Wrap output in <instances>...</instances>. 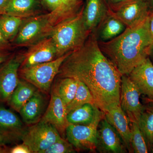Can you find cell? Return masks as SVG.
<instances>
[{
  "instance_id": "1",
  "label": "cell",
  "mask_w": 153,
  "mask_h": 153,
  "mask_svg": "<svg viewBox=\"0 0 153 153\" xmlns=\"http://www.w3.org/2000/svg\"><path fill=\"white\" fill-rule=\"evenodd\" d=\"M57 76L83 82L90 91L96 106L105 113L120 105L122 75L101 51L95 33L68 55Z\"/></svg>"
},
{
  "instance_id": "2",
  "label": "cell",
  "mask_w": 153,
  "mask_h": 153,
  "mask_svg": "<svg viewBox=\"0 0 153 153\" xmlns=\"http://www.w3.org/2000/svg\"><path fill=\"white\" fill-rule=\"evenodd\" d=\"M149 17L137 27L126 28L123 33L110 41H98L101 51L122 75H128L136 66L149 57L153 41L149 28Z\"/></svg>"
},
{
  "instance_id": "3",
  "label": "cell",
  "mask_w": 153,
  "mask_h": 153,
  "mask_svg": "<svg viewBox=\"0 0 153 153\" xmlns=\"http://www.w3.org/2000/svg\"><path fill=\"white\" fill-rule=\"evenodd\" d=\"M82 11L53 27L49 36L57 49V57L76 50L85 43L91 33L85 27Z\"/></svg>"
},
{
  "instance_id": "4",
  "label": "cell",
  "mask_w": 153,
  "mask_h": 153,
  "mask_svg": "<svg viewBox=\"0 0 153 153\" xmlns=\"http://www.w3.org/2000/svg\"><path fill=\"white\" fill-rule=\"evenodd\" d=\"M71 52L49 62L28 67H20L19 77L30 82L38 90L47 94L50 91L52 82L57 75L60 66Z\"/></svg>"
},
{
  "instance_id": "5",
  "label": "cell",
  "mask_w": 153,
  "mask_h": 153,
  "mask_svg": "<svg viewBox=\"0 0 153 153\" xmlns=\"http://www.w3.org/2000/svg\"><path fill=\"white\" fill-rule=\"evenodd\" d=\"M62 137L54 126L41 120L26 128L22 140L32 153H43L52 144Z\"/></svg>"
},
{
  "instance_id": "6",
  "label": "cell",
  "mask_w": 153,
  "mask_h": 153,
  "mask_svg": "<svg viewBox=\"0 0 153 153\" xmlns=\"http://www.w3.org/2000/svg\"><path fill=\"white\" fill-rule=\"evenodd\" d=\"M28 18L23 21L16 36L15 44L19 46L35 44L49 36L53 29L49 13Z\"/></svg>"
},
{
  "instance_id": "7",
  "label": "cell",
  "mask_w": 153,
  "mask_h": 153,
  "mask_svg": "<svg viewBox=\"0 0 153 153\" xmlns=\"http://www.w3.org/2000/svg\"><path fill=\"white\" fill-rule=\"evenodd\" d=\"M104 116L97 118L89 124H69L65 132L66 140L76 151L97 150V128Z\"/></svg>"
},
{
  "instance_id": "8",
  "label": "cell",
  "mask_w": 153,
  "mask_h": 153,
  "mask_svg": "<svg viewBox=\"0 0 153 153\" xmlns=\"http://www.w3.org/2000/svg\"><path fill=\"white\" fill-rule=\"evenodd\" d=\"M140 93L128 75L122 76L120 105L130 122L137 123L145 106L140 100Z\"/></svg>"
},
{
  "instance_id": "9",
  "label": "cell",
  "mask_w": 153,
  "mask_h": 153,
  "mask_svg": "<svg viewBox=\"0 0 153 153\" xmlns=\"http://www.w3.org/2000/svg\"><path fill=\"white\" fill-rule=\"evenodd\" d=\"M22 61V56H13L7 59L0 67V103L8 102L18 85Z\"/></svg>"
},
{
  "instance_id": "10",
  "label": "cell",
  "mask_w": 153,
  "mask_h": 153,
  "mask_svg": "<svg viewBox=\"0 0 153 153\" xmlns=\"http://www.w3.org/2000/svg\"><path fill=\"white\" fill-rule=\"evenodd\" d=\"M97 150L104 153H124L127 151L119 134L105 116L97 128Z\"/></svg>"
},
{
  "instance_id": "11",
  "label": "cell",
  "mask_w": 153,
  "mask_h": 153,
  "mask_svg": "<svg viewBox=\"0 0 153 153\" xmlns=\"http://www.w3.org/2000/svg\"><path fill=\"white\" fill-rule=\"evenodd\" d=\"M112 13L126 28H133L142 24L148 19L150 11L145 0H129L122 3Z\"/></svg>"
},
{
  "instance_id": "12",
  "label": "cell",
  "mask_w": 153,
  "mask_h": 153,
  "mask_svg": "<svg viewBox=\"0 0 153 153\" xmlns=\"http://www.w3.org/2000/svg\"><path fill=\"white\" fill-rule=\"evenodd\" d=\"M26 129L15 113L0 106V143H12L22 140Z\"/></svg>"
},
{
  "instance_id": "13",
  "label": "cell",
  "mask_w": 153,
  "mask_h": 153,
  "mask_svg": "<svg viewBox=\"0 0 153 153\" xmlns=\"http://www.w3.org/2000/svg\"><path fill=\"white\" fill-rule=\"evenodd\" d=\"M22 58L20 67L49 62L58 57L54 41L49 36L34 44Z\"/></svg>"
},
{
  "instance_id": "14",
  "label": "cell",
  "mask_w": 153,
  "mask_h": 153,
  "mask_svg": "<svg viewBox=\"0 0 153 153\" xmlns=\"http://www.w3.org/2000/svg\"><path fill=\"white\" fill-rule=\"evenodd\" d=\"M66 106L60 98L55 85L52 88L51 98L41 120L52 124L61 135L65 133L69 123Z\"/></svg>"
},
{
  "instance_id": "15",
  "label": "cell",
  "mask_w": 153,
  "mask_h": 153,
  "mask_svg": "<svg viewBox=\"0 0 153 153\" xmlns=\"http://www.w3.org/2000/svg\"><path fill=\"white\" fill-rule=\"evenodd\" d=\"M128 76L140 94L153 100V63L149 57L136 66Z\"/></svg>"
},
{
  "instance_id": "16",
  "label": "cell",
  "mask_w": 153,
  "mask_h": 153,
  "mask_svg": "<svg viewBox=\"0 0 153 153\" xmlns=\"http://www.w3.org/2000/svg\"><path fill=\"white\" fill-rule=\"evenodd\" d=\"M45 94L38 89L21 108L19 113L26 124L31 125L41 120L47 109V98Z\"/></svg>"
},
{
  "instance_id": "17",
  "label": "cell",
  "mask_w": 153,
  "mask_h": 153,
  "mask_svg": "<svg viewBox=\"0 0 153 153\" xmlns=\"http://www.w3.org/2000/svg\"><path fill=\"white\" fill-rule=\"evenodd\" d=\"M105 117L119 134L127 151L129 152L132 153L130 121L122 109L120 105L111 108L105 113Z\"/></svg>"
},
{
  "instance_id": "18",
  "label": "cell",
  "mask_w": 153,
  "mask_h": 153,
  "mask_svg": "<svg viewBox=\"0 0 153 153\" xmlns=\"http://www.w3.org/2000/svg\"><path fill=\"white\" fill-rule=\"evenodd\" d=\"M109 13L103 0H87L82 11L83 22L86 29L91 33L95 31Z\"/></svg>"
},
{
  "instance_id": "19",
  "label": "cell",
  "mask_w": 153,
  "mask_h": 153,
  "mask_svg": "<svg viewBox=\"0 0 153 153\" xmlns=\"http://www.w3.org/2000/svg\"><path fill=\"white\" fill-rule=\"evenodd\" d=\"M104 115V112L95 104L87 103L70 111L67 119L68 123L71 124L87 125Z\"/></svg>"
},
{
  "instance_id": "20",
  "label": "cell",
  "mask_w": 153,
  "mask_h": 153,
  "mask_svg": "<svg viewBox=\"0 0 153 153\" xmlns=\"http://www.w3.org/2000/svg\"><path fill=\"white\" fill-rule=\"evenodd\" d=\"M38 89L30 82L20 79L18 85L11 94L7 103L14 110L19 112L22 107L32 97Z\"/></svg>"
},
{
  "instance_id": "21",
  "label": "cell",
  "mask_w": 153,
  "mask_h": 153,
  "mask_svg": "<svg viewBox=\"0 0 153 153\" xmlns=\"http://www.w3.org/2000/svg\"><path fill=\"white\" fill-rule=\"evenodd\" d=\"M40 7L39 0H10L5 13L23 19L28 18L36 16Z\"/></svg>"
},
{
  "instance_id": "22",
  "label": "cell",
  "mask_w": 153,
  "mask_h": 153,
  "mask_svg": "<svg viewBox=\"0 0 153 153\" xmlns=\"http://www.w3.org/2000/svg\"><path fill=\"white\" fill-rule=\"evenodd\" d=\"M100 25L97 39L100 42L112 40L123 33L126 28V25L112 13H109Z\"/></svg>"
},
{
  "instance_id": "23",
  "label": "cell",
  "mask_w": 153,
  "mask_h": 153,
  "mask_svg": "<svg viewBox=\"0 0 153 153\" xmlns=\"http://www.w3.org/2000/svg\"><path fill=\"white\" fill-rule=\"evenodd\" d=\"M82 0H60L56 10L49 13L52 27L78 13Z\"/></svg>"
},
{
  "instance_id": "24",
  "label": "cell",
  "mask_w": 153,
  "mask_h": 153,
  "mask_svg": "<svg viewBox=\"0 0 153 153\" xmlns=\"http://www.w3.org/2000/svg\"><path fill=\"white\" fill-rule=\"evenodd\" d=\"M24 20L23 18L6 13L0 16V32L7 41L16 38Z\"/></svg>"
},
{
  "instance_id": "25",
  "label": "cell",
  "mask_w": 153,
  "mask_h": 153,
  "mask_svg": "<svg viewBox=\"0 0 153 153\" xmlns=\"http://www.w3.org/2000/svg\"><path fill=\"white\" fill-rule=\"evenodd\" d=\"M78 80L71 77L61 78L55 85L59 95L65 105H68L76 94Z\"/></svg>"
},
{
  "instance_id": "26",
  "label": "cell",
  "mask_w": 153,
  "mask_h": 153,
  "mask_svg": "<svg viewBox=\"0 0 153 153\" xmlns=\"http://www.w3.org/2000/svg\"><path fill=\"white\" fill-rule=\"evenodd\" d=\"M144 135L149 149L153 143V107H145L137 123Z\"/></svg>"
},
{
  "instance_id": "27",
  "label": "cell",
  "mask_w": 153,
  "mask_h": 153,
  "mask_svg": "<svg viewBox=\"0 0 153 153\" xmlns=\"http://www.w3.org/2000/svg\"><path fill=\"white\" fill-rule=\"evenodd\" d=\"M87 103L95 104L94 98L87 86L78 80V87L75 96L72 101L66 106L67 114L73 109Z\"/></svg>"
},
{
  "instance_id": "28",
  "label": "cell",
  "mask_w": 153,
  "mask_h": 153,
  "mask_svg": "<svg viewBox=\"0 0 153 153\" xmlns=\"http://www.w3.org/2000/svg\"><path fill=\"white\" fill-rule=\"evenodd\" d=\"M131 145L133 152L147 153L149 147L144 135L135 122H130Z\"/></svg>"
},
{
  "instance_id": "29",
  "label": "cell",
  "mask_w": 153,
  "mask_h": 153,
  "mask_svg": "<svg viewBox=\"0 0 153 153\" xmlns=\"http://www.w3.org/2000/svg\"><path fill=\"white\" fill-rule=\"evenodd\" d=\"M75 150L67 140L61 138L52 144L43 153H71L75 152Z\"/></svg>"
},
{
  "instance_id": "30",
  "label": "cell",
  "mask_w": 153,
  "mask_h": 153,
  "mask_svg": "<svg viewBox=\"0 0 153 153\" xmlns=\"http://www.w3.org/2000/svg\"><path fill=\"white\" fill-rule=\"evenodd\" d=\"M9 152L11 153H32L27 145L22 143V144L17 145L10 149Z\"/></svg>"
},
{
  "instance_id": "31",
  "label": "cell",
  "mask_w": 153,
  "mask_h": 153,
  "mask_svg": "<svg viewBox=\"0 0 153 153\" xmlns=\"http://www.w3.org/2000/svg\"><path fill=\"white\" fill-rule=\"evenodd\" d=\"M42 1L51 10L50 12L56 10L60 4V0H42Z\"/></svg>"
},
{
  "instance_id": "32",
  "label": "cell",
  "mask_w": 153,
  "mask_h": 153,
  "mask_svg": "<svg viewBox=\"0 0 153 153\" xmlns=\"http://www.w3.org/2000/svg\"><path fill=\"white\" fill-rule=\"evenodd\" d=\"M10 41H7L0 32V52L8 48Z\"/></svg>"
},
{
  "instance_id": "33",
  "label": "cell",
  "mask_w": 153,
  "mask_h": 153,
  "mask_svg": "<svg viewBox=\"0 0 153 153\" xmlns=\"http://www.w3.org/2000/svg\"><path fill=\"white\" fill-rule=\"evenodd\" d=\"M10 0H0V16L5 13L6 8Z\"/></svg>"
},
{
  "instance_id": "34",
  "label": "cell",
  "mask_w": 153,
  "mask_h": 153,
  "mask_svg": "<svg viewBox=\"0 0 153 153\" xmlns=\"http://www.w3.org/2000/svg\"><path fill=\"white\" fill-rule=\"evenodd\" d=\"M149 28L151 35L153 38V13L149 17Z\"/></svg>"
},
{
  "instance_id": "35",
  "label": "cell",
  "mask_w": 153,
  "mask_h": 153,
  "mask_svg": "<svg viewBox=\"0 0 153 153\" xmlns=\"http://www.w3.org/2000/svg\"><path fill=\"white\" fill-rule=\"evenodd\" d=\"M8 57V54L0 52V65H1L7 59Z\"/></svg>"
},
{
  "instance_id": "36",
  "label": "cell",
  "mask_w": 153,
  "mask_h": 153,
  "mask_svg": "<svg viewBox=\"0 0 153 153\" xmlns=\"http://www.w3.org/2000/svg\"><path fill=\"white\" fill-rule=\"evenodd\" d=\"M147 4L150 13L151 12L153 13V0H145Z\"/></svg>"
},
{
  "instance_id": "37",
  "label": "cell",
  "mask_w": 153,
  "mask_h": 153,
  "mask_svg": "<svg viewBox=\"0 0 153 153\" xmlns=\"http://www.w3.org/2000/svg\"><path fill=\"white\" fill-rule=\"evenodd\" d=\"M149 57H150L151 59L153 61V41L151 44L150 47L149 51Z\"/></svg>"
},
{
  "instance_id": "38",
  "label": "cell",
  "mask_w": 153,
  "mask_h": 153,
  "mask_svg": "<svg viewBox=\"0 0 153 153\" xmlns=\"http://www.w3.org/2000/svg\"><path fill=\"white\" fill-rule=\"evenodd\" d=\"M111 1L116 3H123L129 0H111Z\"/></svg>"
},
{
  "instance_id": "39",
  "label": "cell",
  "mask_w": 153,
  "mask_h": 153,
  "mask_svg": "<svg viewBox=\"0 0 153 153\" xmlns=\"http://www.w3.org/2000/svg\"><path fill=\"white\" fill-rule=\"evenodd\" d=\"M152 152L153 153V146H152Z\"/></svg>"
},
{
  "instance_id": "40",
  "label": "cell",
  "mask_w": 153,
  "mask_h": 153,
  "mask_svg": "<svg viewBox=\"0 0 153 153\" xmlns=\"http://www.w3.org/2000/svg\"><path fill=\"white\" fill-rule=\"evenodd\" d=\"M2 150H1V148L0 147V152H1Z\"/></svg>"
}]
</instances>
